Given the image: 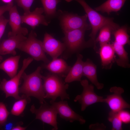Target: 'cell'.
<instances>
[{"label":"cell","mask_w":130,"mask_h":130,"mask_svg":"<svg viewBox=\"0 0 130 130\" xmlns=\"http://www.w3.org/2000/svg\"><path fill=\"white\" fill-rule=\"evenodd\" d=\"M68 2L75 0L79 3L83 8L90 23L91 31L89 35L90 38L87 41L88 47H93L97 51L95 42L96 35L100 28L105 25L111 26L115 30L120 26L113 21V18L104 16L97 11L92 8L86 3L85 0H65Z\"/></svg>","instance_id":"1"},{"label":"cell","mask_w":130,"mask_h":130,"mask_svg":"<svg viewBox=\"0 0 130 130\" xmlns=\"http://www.w3.org/2000/svg\"><path fill=\"white\" fill-rule=\"evenodd\" d=\"M41 69V67L39 66L30 74H27L24 72L21 78L23 80V83L19 89V93L36 98L40 104L46 103L45 100L42 75L40 73Z\"/></svg>","instance_id":"2"},{"label":"cell","mask_w":130,"mask_h":130,"mask_svg":"<svg viewBox=\"0 0 130 130\" xmlns=\"http://www.w3.org/2000/svg\"><path fill=\"white\" fill-rule=\"evenodd\" d=\"M42 78L45 99H50L53 101L58 97L62 100L69 99V96L66 92L69 85L63 81L62 78L51 73L45 76L42 75Z\"/></svg>","instance_id":"3"},{"label":"cell","mask_w":130,"mask_h":130,"mask_svg":"<svg viewBox=\"0 0 130 130\" xmlns=\"http://www.w3.org/2000/svg\"><path fill=\"white\" fill-rule=\"evenodd\" d=\"M86 31L81 29L63 32L64 36L63 38L65 49L63 58L67 59L71 55L87 48L86 41L84 39Z\"/></svg>","instance_id":"4"},{"label":"cell","mask_w":130,"mask_h":130,"mask_svg":"<svg viewBox=\"0 0 130 130\" xmlns=\"http://www.w3.org/2000/svg\"><path fill=\"white\" fill-rule=\"evenodd\" d=\"M37 36L36 32L31 30L28 37L20 43L18 49L29 54L35 60L47 64L50 61L45 55L42 42L38 39Z\"/></svg>","instance_id":"5"},{"label":"cell","mask_w":130,"mask_h":130,"mask_svg":"<svg viewBox=\"0 0 130 130\" xmlns=\"http://www.w3.org/2000/svg\"><path fill=\"white\" fill-rule=\"evenodd\" d=\"M33 59L32 57L24 59L21 69L15 76L9 80L4 78L0 81V89L5 94L6 98L12 97L17 100L21 98L19 94L20 81L23 73Z\"/></svg>","instance_id":"6"},{"label":"cell","mask_w":130,"mask_h":130,"mask_svg":"<svg viewBox=\"0 0 130 130\" xmlns=\"http://www.w3.org/2000/svg\"><path fill=\"white\" fill-rule=\"evenodd\" d=\"M59 20L63 32L81 29L86 31L91 29V26L87 22L86 14L82 16L77 14L63 12L60 11Z\"/></svg>","instance_id":"7"},{"label":"cell","mask_w":130,"mask_h":130,"mask_svg":"<svg viewBox=\"0 0 130 130\" xmlns=\"http://www.w3.org/2000/svg\"><path fill=\"white\" fill-rule=\"evenodd\" d=\"M81 84L83 88L82 93L77 95L74 100V102H78L81 105V110H84L87 107L98 102H103V97L97 95L95 92L94 86L90 84L86 79L81 80Z\"/></svg>","instance_id":"8"},{"label":"cell","mask_w":130,"mask_h":130,"mask_svg":"<svg viewBox=\"0 0 130 130\" xmlns=\"http://www.w3.org/2000/svg\"><path fill=\"white\" fill-rule=\"evenodd\" d=\"M40 104L38 109L36 108L34 105L33 104L30 109V112L35 115V119L39 120L43 123L52 126L53 127L52 130H57L58 114L56 110L52 105H49L47 103Z\"/></svg>","instance_id":"9"},{"label":"cell","mask_w":130,"mask_h":130,"mask_svg":"<svg viewBox=\"0 0 130 130\" xmlns=\"http://www.w3.org/2000/svg\"><path fill=\"white\" fill-rule=\"evenodd\" d=\"M110 91L112 94L107 96L104 98L103 102L107 103L111 110V111L117 112L126 108H130V105L126 102L122 96L124 90L120 87L114 86L111 87Z\"/></svg>","instance_id":"10"},{"label":"cell","mask_w":130,"mask_h":130,"mask_svg":"<svg viewBox=\"0 0 130 130\" xmlns=\"http://www.w3.org/2000/svg\"><path fill=\"white\" fill-rule=\"evenodd\" d=\"M50 103L55 108L60 117L66 121L72 123L77 121L81 124L85 123V119L71 109L67 101L61 100L56 102L51 100Z\"/></svg>","instance_id":"11"},{"label":"cell","mask_w":130,"mask_h":130,"mask_svg":"<svg viewBox=\"0 0 130 130\" xmlns=\"http://www.w3.org/2000/svg\"><path fill=\"white\" fill-rule=\"evenodd\" d=\"M42 44L45 52L49 54L52 60L57 58L63 53L65 49L64 43L56 39L47 32L44 34Z\"/></svg>","instance_id":"12"},{"label":"cell","mask_w":130,"mask_h":130,"mask_svg":"<svg viewBox=\"0 0 130 130\" xmlns=\"http://www.w3.org/2000/svg\"><path fill=\"white\" fill-rule=\"evenodd\" d=\"M9 19L8 22L11 31L8 33V38L18 34H22L25 36L28 33V29L22 27L21 15H20L15 6H13L9 11Z\"/></svg>","instance_id":"13"},{"label":"cell","mask_w":130,"mask_h":130,"mask_svg":"<svg viewBox=\"0 0 130 130\" xmlns=\"http://www.w3.org/2000/svg\"><path fill=\"white\" fill-rule=\"evenodd\" d=\"M44 12L43 8L37 7L32 12L21 16V23L29 25L33 29L40 24L47 26L49 22L42 14Z\"/></svg>","instance_id":"14"},{"label":"cell","mask_w":130,"mask_h":130,"mask_svg":"<svg viewBox=\"0 0 130 130\" xmlns=\"http://www.w3.org/2000/svg\"><path fill=\"white\" fill-rule=\"evenodd\" d=\"M27 38L25 36L20 34L4 40L0 44V55H4L12 54L16 55L17 54L16 49H18L20 43Z\"/></svg>","instance_id":"15"},{"label":"cell","mask_w":130,"mask_h":130,"mask_svg":"<svg viewBox=\"0 0 130 130\" xmlns=\"http://www.w3.org/2000/svg\"><path fill=\"white\" fill-rule=\"evenodd\" d=\"M99 53L103 69H110L116 58L112 44L109 43L100 45Z\"/></svg>","instance_id":"16"},{"label":"cell","mask_w":130,"mask_h":130,"mask_svg":"<svg viewBox=\"0 0 130 130\" xmlns=\"http://www.w3.org/2000/svg\"><path fill=\"white\" fill-rule=\"evenodd\" d=\"M43 66L51 73L62 78L66 77L71 67L64 59L57 58L52 60L47 64H44Z\"/></svg>","instance_id":"17"},{"label":"cell","mask_w":130,"mask_h":130,"mask_svg":"<svg viewBox=\"0 0 130 130\" xmlns=\"http://www.w3.org/2000/svg\"><path fill=\"white\" fill-rule=\"evenodd\" d=\"M77 60L71 67L69 72L65 77V83H70L74 81H80L83 76V70L84 62L83 61V55L78 53Z\"/></svg>","instance_id":"18"},{"label":"cell","mask_w":130,"mask_h":130,"mask_svg":"<svg viewBox=\"0 0 130 130\" xmlns=\"http://www.w3.org/2000/svg\"><path fill=\"white\" fill-rule=\"evenodd\" d=\"M83 74V76L87 78L98 89H101L104 87V84L99 83L98 80L97 66L89 58L84 62Z\"/></svg>","instance_id":"19"},{"label":"cell","mask_w":130,"mask_h":130,"mask_svg":"<svg viewBox=\"0 0 130 130\" xmlns=\"http://www.w3.org/2000/svg\"><path fill=\"white\" fill-rule=\"evenodd\" d=\"M20 58L19 55L8 58L0 63V69L4 72L10 78H12L17 73Z\"/></svg>","instance_id":"20"},{"label":"cell","mask_w":130,"mask_h":130,"mask_svg":"<svg viewBox=\"0 0 130 130\" xmlns=\"http://www.w3.org/2000/svg\"><path fill=\"white\" fill-rule=\"evenodd\" d=\"M126 0H107L100 6L95 7V10L109 15L112 12H117L119 11Z\"/></svg>","instance_id":"21"},{"label":"cell","mask_w":130,"mask_h":130,"mask_svg":"<svg viewBox=\"0 0 130 130\" xmlns=\"http://www.w3.org/2000/svg\"><path fill=\"white\" fill-rule=\"evenodd\" d=\"M112 44L115 53L118 57L115 61L117 65L124 68H130L128 53L124 49V46L119 44L115 41Z\"/></svg>","instance_id":"22"},{"label":"cell","mask_w":130,"mask_h":130,"mask_svg":"<svg viewBox=\"0 0 130 130\" xmlns=\"http://www.w3.org/2000/svg\"><path fill=\"white\" fill-rule=\"evenodd\" d=\"M128 32L127 27L125 26L119 27L113 31L112 33L114 37V41L123 46L126 44L130 45L129 36Z\"/></svg>","instance_id":"23"},{"label":"cell","mask_w":130,"mask_h":130,"mask_svg":"<svg viewBox=\"0 0 130 130\" xmlns=\"http://www.w3.org/2000/svg\"><path fill=\"white\" fill-rule=\"evenodd\" d=\"M30 101V97L23 95L20 99L14 103L10 111L11 113L15 116H20L22 113L26 105Z\"/></svg>","instance_id":"24"},{"label":"cell","mask_w":130,"mask_h":130,"mask_svg":"<svg viewBox=\"0 0 130 130\" xmlns=\"http://www.w3.org/2000/svg\"><path fill=\"white\" fill-rule=\"evenodd\" d=\"M115 30L110 26L106 25L102 27L99 30V32L95 42H98L100 45L109 43L110 40L111 34L113 31Z\"/></svg>","instance_id":"25"},{"label":"cell","mask_w":130,"mask_h":130,"mask_svg":"<svg viewBox=\"0 0 130 130\" xmlns=\"http://www.w3.org/2000/svg\"><path fill=\"white\" fill-rule=\"evenodd\" d=\"M46 15L48 17L53 16L56 13V6L60 0H41Z\"/></svg>","instance_id":"26"},{"label":"cell","mask_w":130,"mask_h":130,"mask_svg":"<svg viewBox=\"0 0 130 130\" xmlns=\"http://www.w3.org/2000/svg\"><path fill=\"white\" fill-rule=\"evenodd\" d=\"M108 119L111 123L112 125V130H121L122 123L119 118L117 112L110 111L109 114Z\"/></svg>","instance_id":"27"},{"label":"cell","mask_w":130,"mask_h":130,"mask_svg":"<svg viewBox=\"0 0 130 130\" xmlns=\"http://www.w3.org/2000/svg\"><path fill=\"white\" fill-rule=\"evenodd\" d=\"M10 113L5 104L0 102V128L6 124Z\"/></svg>","instance_id":"28"},{"label":"cell","mask_w":130,"mask_h":130,"mask_svg":"<svg viewBox=\"0 0 130 130\" xmlns=\"http://www.w3.org/2000/svg\"><path fill=\"white\" fill-rule=\"evenodd\" d=\"M35 0H15L18 5L23 9L24 14L30 13V7Z\"/></svg>","instance_id":"29"},{"label":"cell","mask_w":130,"mask_h":130,"mask_svg":"<svg viewBox=\"0 0 130 130\" xmlns=\"http://www.w3.org/2000/svg\"><path fill=\"white\" fill-rule=\"evenodd\" d=\"M118 116L122 123L128 124L130 122V114L129 112L124 109L117 112Z\"/></svg>","instance_id":"30"},{"label":"cell","mask_w":130,"mask_h":130,"mask_svg":"<svg viewBox=\"0 0 130 130\" xmlns=\"http://www.w3.org/2000/svg\"><path fill=\"white\" fill-rule=\"evenodd\" d=\"M9 20L5 18L3 15L0 17V40L3 36Z\"/></svg>","instance_id":"31"},{"label":"cell","mask_w":130,"mask_h":130,"mask_svg":"<svg viewBox=\"0 0 130 130\" xmlns=\"http://www.w3.org/2000/svg\"><path fill=\"white\" fill-rule=\"evenodd\" d=\"M106 126L103 124L97 123L90 125L89 126V129L91 130H105Z\"/></svg>","instance_id":"32"},{"label":"cell","mask_w":130,"mask_h":130,"mask_svg":"<svg viewBox=\"0 0 130 130\" xmlns=\"http://www.w3.org/2000/svg\"><path fill=\"white\" fill-rule=\"evenodd\" d=\"M13 6V2H12L7 5L0 6V17L6 12L9 11Z\"/></svg>","instance_id":"33"},{"label":"cell","mask_w":130,"mask_h":130,"mask_svg":"<svg viewBox=\"0 0 130 130\" xmlns=\"http://www.w3.org/2000/svg\"><path fill=\"white\" fill-rule=\"evenodd\" d=\"M26 129V127H23L20 125H18L13 127L11 129V130H25Z\"/></svg>","instance_id":"34"},{"label":"cell","mask_w":130,"mask_h":130,"mask_svg":"<svg viewBox=\"0 0 130 130\" xmlns=\"http://www.w3.org/2000/svg\"><path fill=\"white\" fill-rule=\"evenodd\" d=\"M3 2L7 4L11 3L13 2V0H1Z\"/></svg>","instance_id":"35"},{"label":"cell","mask_w":130,"mask_h":130,"mask_svg":"<svg viewBox=\"0 0 130 130\" xmlns=\"http://www.w3.org/2000/svg\"><path fill=\"white\" fill-rule=\"evenodd\" d=\"M3 59V58L1 55H0V63Z\"/></svg>","instance_id":"36"},{"label":"cell","mask_w":130,"mask_h":130,"mask_svg":"<svg viewBox=\"0 0 130 130\" xmlns=\"http://www.w3.org/2000/svg\"><path fill=\"white\" fill-rule=\"evenodd\" d=\"M0 81H1V80H0Z\"/></svg>","instance_id":"37"}]
</instances>
